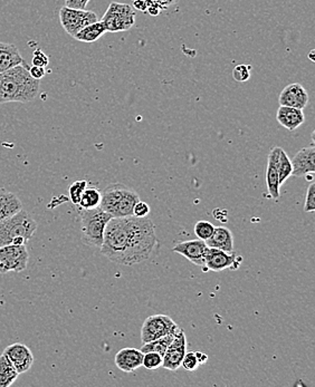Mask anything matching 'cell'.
I'll use <instances>...</instances> for the list:
<instances>
[{
  "label": "cell",
  "instance_id": "cell-1",
  "mask_svg": "<svg viewBox=\"0 0 315 387\" xmlns=\"http://www.w3.org/2000/svg\"><path fill=\"white\" fill-rule=\"evenodd\" d=\"M156 245V227L150 219L130 216L112 218L104 231L101 253L123 266L148 260Z\"/></svg>",
  "mask_w": 315,
  "mask_h": 387
},
{
  "label": "cell",
  "instance_id": "cell-2",
  "mask_svg": "<svg viewBox=\"0 0 315 387\" xmlns=\"http://www.w3.org/2000/svg\"><path fill=\"white\" fill-rule=\"evenodd\" d=\"M26 67L24 62L0 73V104L28 103L38 98L40 82L30 76Z\"/></svg>",
  "mask_w": 315,
  "mask_h": 387
},
{
  "label": "cell",
  "instance_id": "cell-3",
  "mask_svg": "<svg viewBox=\"0 0 315 387\" xmlns=\"http://www.w3.org/2000/svg\"><path fill=\"white\" fill-rule=\"evenodd\" d=\"M140 200L134 190L122 183H112L102 192L100 208L113 218L133 216V207Z\"/></svg>",
  "mask_w": 315,
  "mask_h": 387
},
{
  "label": "cell",
  "instance_id": "cell-4",
  "mask_svg": "<svg viewBox=\"0 0 315 387\" xmlns=\"http://www.w3.org/2000/svg\"><path fill=\"white\" fill-rule=\"evenodd\" d=\"M38 230V222L21 209L16 214L0 222V247L27 245Z\"/></svg>",
  "mask_w": 315,
  "mask_h": 387
},
{
  "label": "cell",
  "instance_id": "cell-5",
  "mask_svg": "<svg viewBox=\"0 0 315 387\" xmlns=\"http://www.w3.org/2000/svg\"><path fill=\"white\" fill-rule=\"evenodd\" d=\"M82 222V241L91 247L101 248L103 243L106 224L113 216L100 207L91 210L82 209L80 212Z\"/></svg>",
  "mask_w": 315,
  "mask_h": 387
},
{
  "label": "cell",
  "instance_id": "cell-6",
  "mask_svg": "<svg viewBox=\"0 0 315 387\" xmlns=\"http://www.w3.org/2000/svg\"><path fill=\"white\" fill-rule=\"evenodd\" d=\"M135 15L137 13L130 5L113 1L110 4L109 8L106 9L101 21L106 32H125L134 25Z\"/></svg>",
  "mask_w": 315,
  "mask_h": 387
},
{
  "label": "cell",
  "instance_id": "cell-7",
  "mask_svg": "<svg viewBox=\"0 0 315 387\" xmlns=\"http://www.w3.org/2000/svg\"><path fill=\"white\" fill-rule=\"evenodd\" d=\"M30 253L26 245H8L0 247V274L24 272L28 265Z\"/></svg>",
  "mask_w": 315,
  "mask_h": 387
},
{
  "label": "cell",
  "instance_id": "cell-8",
  "mask_svg": "<svg viewBox=\"0 0 315 387\" xmlns=\"http://www.w3.org/2000/svg\"><path fill=\"white\" fill-rule=\"evenodd\" d=\"M98 18L96 13L85 9L69 8L64 6L59 11V21L64 30L74 37L77 33L82 30L84 27L98 21Z\"/></svg>",
  "mask_w": 315,
  "mask_h": 387
},
{
  "label": "cell",
  "instance_id": "cell-9",
  "mask_svg": "<svg viewBox=\"0 0 315 387\" xmlns=\"http://www.w3.org/2000/svg\"><path fill=\"white\" fill-rule=\"evenodd\" d=\"M171 317L168 315H152L143 323L141 328V342L142 344L152 342L158 338L164 337L170 333H175L178 328Z\"/></svg>",
  "mask_w": 315,
  "mask_h": 387
},
{
  "label": "cell",
  "instance_id": "cell-10",
  "mask_svg": "<svg viewBox=\"0 0 315 387\" xmlns=\"http://www.w3.org/2000/svg\"><path fill=\"white\" fill-rule=\"evenodd\" d=\"M241 265V258L237 260L235 253H226L216 248L207 249L205 255V265L202 267L205 272H224L226 269H237Z\"/></svg>",
  "mask_w": 315,
  "mask_h": 387
},
{
  "label": "cell",
  "instance_id": "cell-11",
  "mask_svg": "<svg viewBox=\"0 0 315 387\" xmlns=\"http://www.w3.org/2000/svg\"><path fill=\"white\" fill-rule=\"evenodd\" d=\"M187 352V337L183 328L178 327L173 342L164 354L162 367L168 371H177L181 367L183 356Z\"/></svg>",
  "mask_w": 315,
  "mask_h": 387
},
{
  "label": "cell",
  "instance_id": "cell-12",
  "mask_svg": "<svg viewBox=\"0 0 315 387\" xmlns=\"http://www.w3.org/2000/svg\"><path fill=\"white\" fill-rule=\"evenodd\" d=\"M3 354L11 362L19 375L30 371L35 362L32 350L21 342H15L6 347Z\"/></svg>",
  "mask_w": 315,
  "mask_h": 387
},
{
  "label": "cell",
  "instance_id": "cell-13",
  "mask_svg": "<svg viewBox=\"0 0 315 387\" xmlns=\"http://www.w3.org/2000/svg\"><path fill=\"white\" fill-rule=\"evenodd\" d=\"M207 249H208V246L206 245V243L202 240L197 239L177 243L173 246V251L183 255L193 265L202 268L205 265V255H206Z\"/></svg>",
  "mask_w": 315,
  "mask_h": 387
},
{
  "label": "cell",
  "instance_id": "cell-14",
  "mask_svg": "<svg viewBox=\"0 0 315 387\" xmlns=\"http://www.w3.org/2000/svg\"><path fill=\"white\" fill-rule=\"evenodd\" d=\"M292 162V175L297 178H305L315 172V146L310 145L295 154Z\"/></svg>",
  "mask_w": 315,
  "mask_h": 387
},
{
  "label": "cell",
  "instance_id": "cell-15",
  "mask_svg": "<svg viewBox=\"0 0 315 387\" xmlns=\"http://www.w3.org/2000/svg\"><path fill=\"white\" fill-rule=\"evenodd\" d=\"M278 102L281 106H290V108L304 110L309 103V94L302 85L299 83L287 85L282 91L278 98Z\"/></svg>",
  "mask_w": 315,
  "mask_h": 387
},
{
  "label": "cell",
  "instance_id": "cell-16",
  "mask_svg": "<svg viewBox=\"0 0 315 387\" xmlns=\"http://www.w3.org/2000/svg\"><path fill=\"white\" fill-rule=\"evenodd\" d=\"M282 148L274 146L268 154V170H266V185L270 197L277 200L281 197V185L278 181L277 163Z\"/></svg>",
  "mask_w": 315,
  "mask_h": 387
},
{
  "label": "cell",
  "instance_id": "cell-17",
  "mask_svg": "<svg viewBox=\"0 0 315 387\" xmlns=\"http://www.w3.org/2000/svg\"><path fill=\"white\" fill-rule=\"evenodd\" d=\"M143 353L137 348H123L115 355V365L120 371L132 373L142 366Z\"/></svg>",
  "mask_w": 315,
  "mask_h": 387
},
{
  "label": "cell",
  "instance_id": "cell-18",
  "mask_svg": "<svg viewBox=\"0 0 315 387\" xmlns=\"http://www.w3.org/2000/svg\"><path fill=\"white\" fill-rule=\"evenodd\" d=\"M276 120L282 127L289 129V131H295L299 129L305 121V115L303 110L299 108H290V106H281L278 108Z\"/></svg>",
  "mask_w": 315,
  "mask_h": 387
},
{
  "label": "cell",
  "instance_id": "cell-19",
  "mask_svg": "<svg viewBox=\"0 0 315 387\" xmlns=\"http://www.w3.org/2000/svg\"><path fill=\"white\" fill-rule=\"evenodd\" d=\"M210 248H216L226 253H234V235L226 227H214L212 237L205 241Z\"/></svg>",
  "mask_w": 315,
  "mask_h": 387
},
{
  "label": "cell",
  "instance_id": "cell-20",
  "mask_svg": "<svg viewBox=\"0 0 315 387\" xmlns=\"http://www.w3.org/2000/svg\"><path fill=\"white\" fill-rule=\"evenodd\" d=\"M21 209L23 204L15 193L0 187V222L16 214Z\"/></svg>",
  "mask_w": 315,
  "mask_h": 387
},
{
  "label": "cell",
  "instance_id": "cell-21",
  "mask_svg": "<svg viewBox=\"0 0 315 387\" xmlns=\"http://www.w3.org/2000/svg\"><path fill=\"white\" fill-rule=\"evenodd\" d=\"M23 63L24 59L16 45L0 42V73Z\"/></svg>",
  "mask_w": 315,
  "mask_h": 387
},
{
  "label": "cell",
  "instance_id": "cell-22",
  "mask_svg": "<svg viewBox=\"0 0 315 387\" xmlns=\"http://www.w3.org/2000/svg\"><path fill=\"white\" fill-rule=\"evenodd\" d=\"M106 33L105 27L102 24V21H96L88 26L84 27L82 30L75 35L74 38L79 42H94L101 38Z\"/></svg>",
  "mask_w": 315,
  "mask_h": 387
},
{
  "label": "cell",
  "instance_id": "cell-23",
  "mask_svg": "<svg viewBox=\"0 0 315 387\" xmlns=\"http://www.w3.org/2000/svg\"><path fill=\"white\" fill-rule=\"evenodd\" d=\"M18 373L5 355L0 356V387H9L16 382Z\"/></svg>",
  "mask_w": 315,
  "mask_h": 387
},
{
  "label": "cell",
  "instance_id": "cell-24",
  "mask_svg": "<svg viewBox=\"0 0 315 387\" xmlns=\"http://www.w3.org/2000/svg\"><path fill=\"white\" fill-rule=\"evenodd\" d=\"M175 333H170V334L166 335L164 337H160L158 338V340H152V342L142 344V347H141L140 350L141 352H142V353L154 352V353H158L164 357V354L167 352L168 347H169L170 344L173 342Z\"/></svg>",
  "mask_w": 315,
  "mask_h": 387
},
{
  "label": "cell",
  "instance_id": "cell-25",
  "mask_svg": "<svg viewBox=\"0 0 315 387\" xmlns=\"http://www.w3.org/2000/svg\"><path fill=\"white\" fill-rule=\"evenodd\" d=\"M102 200V192L98 187H88L84 190L82 197H81L79 206L84 210H91L100 207Z\"/></svg>",
  "mask_w": 315,
  "mask_h": 387
},
{
  "label": "cell",
  "instance_id": "cell-26",
  "mask_svg": "<svg viewBox=\"0 0 315 387\" xmlns=\"http://www.w3.org/2000/svg\"><path fill=\"white\" fill-rule=\"evenodd\" d=\"M277 170L278 181H280V185H282L285 183L286 180L292 177V170H293L291 160H290L289 156L286 154L283 149H282L280 158H278Z\"/></svg>",
  "mask_w": 315,
  "mask_h": 387
},
{
  "label": "cell",
  "instance_id": "cell-27",
  "mask_svg": "<svg viewBox=\"0 0 315 387\" xmlns=\"http://www.w3.org/2000/svg\"><path fill=\"white\" fill-rule=\"evenodd\" d=\"M162 362H164V357L154 352H148V353H143L142 366L146 367L149 371H156L162 366Z\"/></svg>",
  "mask_w": 315,
  "mask_h": 387
},
{
  "label": "cell",
  "instance_id": "cell-28",
  "mask_svg": "<svg viewBox=\"0 0 315 387\" xmlns=\"http://www.w3.org/2000/svg\"><path fill=\"white\" fill-rule=\"evenodd\" d=\"M214 230V224L208 221H199L195 224V235L197 236L198 239L202 240V241L210 239Z\"/></svg>",
  "mask_w": 315,
  "mask_h": 387
},
{
  "label": "cell",
  "instance_id": "cell-29",
  "mask_svg": "<svg viewBox=\"0 0 315 387\" xmlns=\"http://www.w3.org/2000/svg\"><path fill=\"white\" fill-rule=\"evenodd\" d=\"M88 187V182L84 181H75L73 185L69 187V199L74 204H79L80 202L81 197H82L84 190Z\"/></svg>",
  "mask_w": 315,
  "mask_h": 387
},
{
  "label": "cell",
  "instance_id": "cell-30",
  "mask_svg": "<svg viewBox=\"0 0 315 387\" xmlns=\"http://www.w3.org/2000/svg\"><path fill=\"white\" fill-rule=\"evenodd\" d=\"M181 366H183L185 371H196L199 366V362L198 359H197L196 353H195V352H185L183 362H181Z\"/></svg>",
  "mask_w": 315,
  "mask_h": 387
},
{
  "label": "cell",
  "instance_id": "cell-31",
  "mask_svg": "<svg viewBox=\"0 0 315 387\" xmlns=\"http://www.w3.org/2000/svg\"><path fill=\"white\" fill-rule=\"evenodd\" d=\"M233 79L237 82L245 83L251 79V67L249 65H239L233 69Z\"/></svg>",
  "mask_w": 315,
  "mask_h": 387
},
{
  "label": "cell",
  "instance_id": "cell-32",
  "mask_svg": "<svg viewBox=\"0 0 315 387\" xmlns=\"http://www.w3.org/2000/svg\"><path fill=\"white\" fill-rule=\"evenodd\" d=\"M304 211L305 212H314L315 211V183L313 181L311 182L310 185L307 187Z\"/></svg>",
  "mask_w": 315,
  "mask_h": 387
},
{
  "label": "cell",
  "instance_id": "cell-33",
  "mask_svg": "<svg viewBox=\"0 0 315 387\" xmlns=\"http://www.w3.org/2000/svg\"><path fill=\"white\" fill-rule=\"evenodd\" d=\"M33 67H46L50 64V58L40 50H35L33 53Z\"/></svg>",
  "mask_w": 315,
  "mask_h": 387
},
{
  "label": "cell",
  "instance_id": "cell-34",
  "mask_svg": "<svg viewBox=\"0 0 315 387\" xmlns=\"http://www.w3.org/2000/svg\"><path fill=\"white\" fill-rule=\"evenodd\" d=\"M149 214H150V206L148 203L143 202L141 200L135 203V206L133 207V216H138V218H144V216H148Z\"/></svg>",
  "mask_w": 315,
  "mask_h": 387
},
{
  "label": "cell",
  "instance_id": "cell-35",
  "mask_svg": "<svg viewBox=\"0 0 315 387\" xmlns=\"http://www.w3.org/2000/svg\"><path fill=\"white\" fill-rule=\"evenodd\" d=\"M90 0H65V6L69 8L85 9Z\"/></svg>",
  "mask_w": 315,
  "mask_h": 387
},
{
  "label": "cell",
  "instance_id": "cell-36",
  "mask_svg": "<svg viewBox=\"0 0 315 387\" xmlns=\"http://www.w3.org/2000/svg\"><path fill=\"white\" fill-rule=\"evenodd\" d=\"M147 11L151 16H158L162 7L159 4L154 3V0H146Z\"/></svg>",
  "mask_w": 315,
  "mask_h": 387
},
{
  "label": "cell",
  "instance_id": "cell-37",
  "mask_svg": "<svg viewBox=\"0 0 315 387\" xmlns=\"http://www.w3.org/2000/svg\"><path fill=\"white\" fill-rule=\"evenodd\" d=\"M28 71H30V76L33 79H38V81H40L46 74L45 67H32L28 69Z\"/></svg>",
  "mask_w": 315,
  "mask_h": 387
},
{
  "label": "cell",
  "instance_id": "cell-38",
  "mask_svg": "<svg viewBox=\"0 0 315 387\" xmlns=\"http://www.w3.org/2000/svg\"><path fill=\"white\" fill-rule=\"evenodd\" d=\"M154 3L159 4L162 9H167L171 6L176 5L179 0H154Z\"/></svg>",
  "mask_w": 315,
  "mask_h": 387
},
{
  "label": "cell",
  "instance_id": "cell-39",
  "mask_svg": "<svg viewBox=\"0 0 315 387\" xmlns=\"http://www.w3.org/2000/svg\"><path fill=\"white\" fill-rule=\"evenodd\" d=\"M134 8H137V11H147V4L146 0H135L134 1Z\"/></svg>",
  "mask_w": 315,
  "mask_h": 387
},
{
  "label": "cell",
  "instance_id": "cell-40",
  "mask_svg": "<svg viewBox=\"0 0 315 387\" xmlns=\"http://www.w3.org/2000/svg\"><path fill=\"white\" fill-rule=\"evenodd\" d=\"M196 353L197 359H198L199 365L206 364L208 361V356L206 354L202 353V352H195Z\"/></svg>",
  "mask_w": 315,
  "mask_h": 387
}]
</instances>
